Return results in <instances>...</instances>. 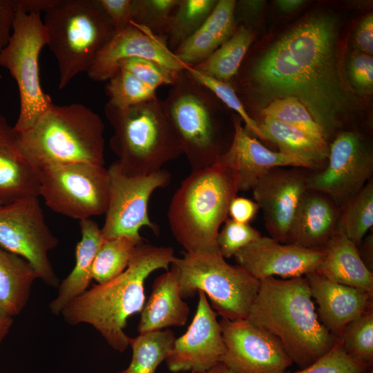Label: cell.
Masks as SVG:
<instances>
[{
  "label": "cell",
  "mask_w": 373,
  "mask_h": 373,
  "mask_svg": "<svg viewBox=\"0 0 373 373\" xmlns=\"http://www.w3.org/2000/svg\"><path fill=\"white\" fill-rule=\"evenodd\" d=\"M336 24L327 16L307 19L287 32L253 65L246 88L267 97H295L307 108L325 139L339 126L347 96L336 57Z\"/></svg>",
  "instance_id": "obj_1"
},
{
  "label": "cell",
  "mask_w": 373,
  "mask_h": 373,
  "mask_svg": "<svg viewBox=\"0 0 373 373\" xmlns=\"http://www.w3.org/2000/svg\"><path fill=\"white\" fill-rule=\"evenodd\" d=\"M170 247L139 244L117 277L87 289L61 312L71 325L86 323L97 330L113 350L123 352L130 337L124 332L128 318L141 312L145 303L144 282L160 269H169L175 259Z\"/></svg>",
  "instance_id": "obj_2"
},
{
  "label": "cell",
  "mask_w": 373,
  "mask_h": 373,
  "mask_svg": "<svg viewBox=\"0 0 373 373\" xmlns=\"http://www.w3.org/2000/svg\"><path fill=\"white\" fill-rule=\"evenodd\" d=\"M247 319L274 336L300 369L314 363L339 340L320 321L303 276L260 280Z\"/></svg>",
  "instance_id": "obj_3"
},
{
  "label": "cell",
  "mask_w": 373,
  "mask_h": 373,
  "mask_svg": "<svg viewBox=\"0 0 373 373\" xmlns=\"http://www.w3.org/2000/svg\"><path fill=\"white\" fill-rule=\"evenodd\" d=\"M238 180L231 167L216 162L192 171L174 193L167 217L171 231L185 252L218 251L220 227L237 196Z\"/></svg>",
  "instance_id": "obj_4"
},
{
  "label": "cell",
  "mask_w": 373,
  "mask_h": 373,
  "mask_svg": "<svg viewBox=\"0 0 373 373\" xmlns=\"http://www.w3.org/2000/svg\"><path fill=\"white\" fill-rule=\"evenodd\" d=\"M104 132L102 118L88 107L53 104L30 128L17 132V144L38 170L73 162L104 165Z\"/></svg>",
  "instance_id": "obj_5"
},
{
  "label": "cell",
  "mask_w": 373,
  "mask_h": 373,
  "mask_svg": "<svg viewBox=\"0 0 373 373\" xmlns=\"http://www.w3.org/2000/svg\"><path fill=\"white\" fill-rule=\"evenodd\" d=\"M104 113L113 129L111 149L125 175L154 173L183 154L164 101L157 97L127 108L107 102Z\"/></svg>",
  "instance_id": "obj_6"
},
{
  "label": "cell",
  "mask_w": 373,
  "mask_h": 373,
  "mask_svg": "<svg viewBox=\"0 0 373 373\" xmlns=\"http://www.w3.org/2000/svg\"><path fill=\"white\" fill-rule=\"evenodd\" d=\"M43 22L58 66L59 89L88 73L115 32L98 0H61Z\"/></svg>",
  "instance_id": "obj_7"
},
{
  "label": "cell",
  "mask_w": 373,
  "mask_h": 373,
  "mask_svg": "<svg viewBox=\"0 0 373 373\" xmlns=\"http://www.w3.org/2000/svg\"><path fill=\"white\" fill-rule=\"evenodd\" d=\"M163 101L192 171L214 164L228 149L222 140L217 97L186 69L178 73Z\"/></svg>",
  "instance_id": "obj_8"
},
{
  "label": "cell",
  "mask_w": 373,
  "mask_h": 373,
  "mask_svg": "<svg viewBox=\"0 0 373 373\" xmlns=\"http://www.w3.org/2000/svg\"><path fill=\"white\" fill-rule=\"evenodd\" d=\"M171 266L177 272L183 298L202 291L222 318H247L260 280L241 266L229 264L219 251L185 252Z\"/></svg>",
  "instance_id": "obj_9"
},
{
  "label": "cell",
  "mask_w": 373,
  "mask_h": 373,
  "mask_svg": "<svg viewBox=\"0 0 373 373\" xmlns=\"http://www.w3.org/2000/svg\"><path fill=\"white\" fill-rule=\"evenodd\" d=\"M48 44V35L40 14L17 9L12 32L0 52V66L15 79L19 94V113L14 129L17 133L30 128L54 104L41 88L39 57Z\"/></svg>",
  "instance_id": "obj_10"
},
{
  "label": "cell",
  "mask_w": 373,
  "mask_h": 373,
  "mask_svg": "<svg viewBox=\"0 0 373 373\" xmlns=\"http://www.w3.org/2000/svg\"><path fill=\"white\" fill-rule=\"evenodd\" d=\"M39 196L52 211L82 220L106 212L109 174L104 165L73 162L39 169Z\"/></svg>",
  "instance_id": "obj_11"
},
{
  "label": "cell",
  "mask_w": 373,
  "mask_h": 373,
  "mask_svg": "<svg viewBox=\"0 0 373 373\" xmlns=\"http://www.w3.org/2000/svg\"><path fill=\"white\" fill-rule=\"evenodd\" d=\"M39 196H28L0 206V247L26 260L38 279L52 287L59 281L48 254L59 245L46 222Z\"/></svg>",
  "instance_id": "obj_12"
},
{
  "label": "cell",
  "mask_w": 373,
  "mask_h": 373,
  "mask_svg": "<svg viewBox=\"0 0 373 373\" xmlns=\"http://www.w3.org/2000/svg\"><path fill=\"white\" fill-rule=\"evenodd\" d=\"M110 195L106 218L101 228L104 240L130 236L140 237L142 227L150 228L157 233L158 227L149 216V202L157 189L171 182V174L160 170L144 176L125 175L114 162L108 169Z\"/></svg>",
  "instance_id": "obj_13"
},
{
  "label": "cell",
  "mask_w": 373,
  "mask_h": 373,
  "mask_svg": "<svg viewBox=\"0 0 373 373\" xmlns=\"http://www.w3.org/2000/svg\"><path fill=\"white\" fill-rule=\"evenodd\" d=\"M372 172V153L360 135L342 131L329 146L326 166L307 175V186L309 190L329 197L341 209L370 180Z\"/></svg>",
  "instance_id": "obj_14"
},
{
  "label": "cell",
  "mask_w": 373,
  "mask_h": 373,
  "mask_svg": "<svg viewBox=\"0 0 373 373\" xmlns=\"http://www.w3.org/2000/svg\"><path fill=\"white\" fill-rule=\"evenodd\" d=\"M220 362L234 373H285L293 363L278 341L247 319L222 318Z\"/></svg>",
  "instance_id": "obj_15"
},
{
  "label": "cell",
  "mask_w": 373,
  "mask_h": 373,
  "mask_svg": "<svg viewBox=\"0 0 373 373\" xmlns=\"http://www.w3.org/2000/svg\"><path fill=\"white\" fill-rule=\"evenodd\" d=\"M307 175L298 169L274 168L252 189L256 202L262 210L267 232L281 243L288 242L298 210L309 190Z\"/></svg>",
  "instance_id": "obj_16"
},
{
  "label": "cell",
  "mask_w": 373,
  "mask_h": 373,
  "mask_svg": "<svg viewBox=\"0 0 373 373\" xmlns=\"http://www.w3.org/2000/svg\"><path fill=\"white\" fill-rule=\"evenodd\" d=\"M198 294V306L193 321L186 332L175 338L166 359L168 369L174 373L204 372L220 363L224 352L217 313L205 294Z\"/></svg>",
  "instance_id": "obj_17"
},
{
  "label": "cell",
  "mask_w": 373,
  "mask_h": 373,
  "mask_svg": "<svg viewBox=\"0 0 373 373\" xmlns=\"http://www.w3.org/2000/svg\"><path fill=\"white\" fill-rule=\"evenodd\" d=\"M128 58L149 59L176 73L189 68L169 49L165 37L131 22L126 28L115 32L97 55L88 76L95 82L106 81L117 71L118 63Z\"/></svg>",
  "instance_id": "obj_18"
},
{
  "label": "cell",
  "mask_w": 373,
  "mask_h": 373,
  "mask_svg": "<svg viewBox=\"0 0 373 373\" xmlns=\"http://www.w3.org/2000/svg\"><path fill=\"white\" fill-rule=\"evenodd\" d=\"M324 256L323 249L281 243L271 237L261 236L233 257L238 265L260 280L276 276L285 279L303 277L316 271Z\"/></svg>",
  "instance_id": "obj_19"
},
{
  "label": "cell",
  "mask_w": 373,
  "mask_h": 373,
  "mask_svg": "<svg viewBox=\"0 0 373 373\" xmlns=\"http://www.w3.org/2000/svg\"><path fill=\"white\" fill-rule=\"evenodd\" d=\"M233 124L231 142L216 162L227 165L236 171L239 191L252 190L258 180L274 168L305 169L304 164L298 159L266 148L242 125V119L238 115H233Z\"/></svg>",
  "instance_id": "obj_20"
},
{
  "label": "cell",
  "mask_w": 373,
  "mask_h": 373,
  "mask_svg": "<svg viewBox=\"0 0 373 373\" xmlns=\"http://www.w3.org/2000/svg\"><path fill=\"white\" fill-rule=\"evenodd\" d=\"M305 277L320 321L338 338L348 324L372 309V294L362 289L332 282L316 271Z\"/></svg>",
  "instance_id": "obj_21"
},
{
  "label": "cell",
  "mask_w": 373,
  "mask_h": 373,
  "mask_svg": "<svg viewBox=\"0 0 373 373\" xmlns=\"http://www.w3.org/2000/svg\"><path fill=\"white\" fill-rule=\"evenodd\" d=\"M38 171L21 155L17 133L0 113V201L3 204L39 196Z\"/></svg>",
  "instance_id": "obj_22"
},
{
  "label": "cell",
  "mask_w": 373,
  "mask_h": 373,
  "mask_svg": "<svg viewBox=\"0 0 373 373\" xmlns=\"http://www.w3.org/2000/svg\"><path fill=\"white\" fill-rule=\"evenodd\" d=\"M183 299L177 272L171 266L170 269L154 280L151 293L141 311L137 328L138 333L184 325L189 307Z\"/></svg>",
  "instance_id": "obj_23"
},
{
  "label": "cell",
  "mask_w": 373,
  "mask_h": 373,
  "mask_svg": "<svg viewBox=\"0 0 373 373\" xmlns=\"http://www.w3.org/2000/svg\"><path fill=\"white\" fill-rule=\"evenodd\" d=\"M341 209L327 195L308 190L301 203L287 243L323 249L336 232Z\"/></svg>",
  "instance_id": "obj_24"
},
{
  "label": "cell",
  "mask_w": 373,
  "mask_h": 373,
  "mask_svg": "<svg viewBox=\"0 0 373 373\" xmlns=\"http://www.w3.org/2000/svg\"><path fill=\"white\" fill-rule=\"evenodd\" d=\"M324 258L318 274L342 285L362 289L373 295V274L366 266L358 246L336 231L323 247Z\"/></svg>",
  "instance_id": "obj_25"
},
{
  "label": "cell",
  "mask_w": 373,
  "mask_h": 373,
  "mask_svg": "<svg viewBox=\"0 0 373 373\" xmlns=\"http://www.w3.org/2000/svg\"><path fill=\"white\" fill-rule=\"evenodd\" d=\"M81 238L75 248V262L70 274L59 284L56 297L50 303L54 315L88 289L92 280V267L95 256L104 241L101 228L91 218L79 220Z\"/></svg>",
  "instance_id": "obj_26"
},
{
  "label": "cell",
  "mask_w": 373,
  "mask_h": 373,
  "mask_svg": "<svg viewBox=\"0 0 373 373\" xmlns=\"http://www.w3.org/2000/svg\"><path fill=\"white\" fill-rule=\"evenodd\" d=\"M258 124L265 139L274 143L280 153L301 161L308 170L318 171L325 167L329 155L326 140L270 117H265Z\"/></svg>",
  "instance_id": "obj_27"
},
{
  "label": "cell",
  "mask_w": 373,
  "mask_h": 373,
  "mask_svg": "<svg viewBox=\"0 0 373 373\" xmlns=\"http://www.w3.org/2000/svg\"><path fill=\"white\" fill-rule=\"evenodd\" d=\"M38 276L24 258L0 247V310L14 317L26 306Z\"/></svg>",
  "instance_id": "obj_28"
},
{
  "label": "cell",
  "mask_w": 373,
  "mask_h": 373,
  "mask_svg": "<svg viewBox=\"0 0 373 373\" xmlns=\"http://www.w3.org/2000/svg\"><path fill=\"white\" fill-rule=\"evenodd\" d=\"M254 38L251 29L240 25L207 59L192 68L204 75L229 83L239 72Z\"/></svg>",
  "instance_id": "obj_29"
},
{
  "label": "cell",
  "mask_w": 373,
  "mask_h": 373,
  "mask_svg": "<svg viewBox=\"0 0 373 373\" xmlns=\"http://www.w3.org/2000/svg\"><path fill=\"white\" fill-rule=\"evenodd\" d=\"M175 338L169 329L139 334L130 338L132 358L128 367L118 373H155L169 356Z\"/></svg>",
  "instance_id": "obj_30"
},
{
  "label": "cell",
  "mask_w": 373,
  "mask_h": 373,
  "mask_svg": "<svg viewBox=\"0 0 373 373\" xmlns=\"http://www.w3.org/2000/svg\"><path fill=\"white\" fill-rule=\"evenodd\" d=\"M143 240L142 236H122L104 240L93 263L92 279L103 284L120 275L126 269L137 246Z\"/></svg>",
  "instance_id": "obj_31"
},
{
  "label": "cell",
  "mask_w": 373,
  "mask_h": 373,
  "mask_svg": "<svg viewBox=\"0 0 373 373\" xmlns=\"http://www.w3.org/2000/svg\"><path fill=\"white\" fill-rule=\"evenodd\" d=\"M373 226V182L370 180L341 209L337 230L358 247Z\"/></svg>",
  "instance_id": "obj_32"
},
{
  "label": "cell",
  "mask_w": 373,
  "mask_h": 373,
  "mask_svg": "<svg viewBox=\"0 0 373 373\" xmlns=\"http://www.w3.org/2000/svg\"><path fill=\"white\" fill-rule=\"evenodd\" d=\"M216 2V0H180L165 35L168 47L172 52L201 28Z\"/></svg>",
  "instance_id": "obj_33"
},
{
  "label": "cell",
  "mask_w": 373,
  "mask_h": 373,
  "mask_svg": "<svg viewBox=\"0 0 373 373\" xmlns=\"http://www.w3.org/2000/svg\"><path fill=\"white\" fill-rule=\"evenodd\" d=\"M156 90L123 69H118L105 87L108 103L117 108H127L153 99L157 97Z\"/></svg>",
  "instance_id": "obj_34"
},
{
  "label": "cell",
  "mask_w": 373,
  "mask_h": 373,
  "mask_svg": "<svg viewBox=\"0 0 373 373\" xmlns=\"http://www.w3.org/2000/svg\"><path fill=\"white\" fill-rule=\"evenodd\" d=\"M339 338L352 359L370 367L373 363L372 309L348 324Z\"/></svg>",
  "instance_id": "obj_35"
},
{
  "label": "cell",
  "mask_w": 373,
  "mask_h": 373,
  "mask_svg": "<svg viewBox=\"0 0 373 373\" xmlns=\"http://www.w3.org/2000/svg\"><path fill=\"white\" fill-rule=\"evenodd\" d=\"M262 115L292 125L320 140H325L322 129L305 105L295 97L274 99L262 110Z\"/></svg>",
  "instance_id": "obj_36"
},
{
  "label": "cell",
  "mask_w": 373,
  "mask_h": 373,
  "mask_svg": "<svg viewBox=\"0 0 373 373\" xmlns=\"http://www.w3.org/2000/svg\"><path fill=\"white\" fill-rule=\"evenodd\" d=\"M179 2L180 0H133L131 22L165 37Z\"/></svg>",
  "instance_id": "obj_37"
},
{
  "label": "cell",
  "mask_w": 373,
  "mask_h": 373,
  "mask_svg": "<svg viewBox=\"0 0 373 373\" xmlns=\"http://www.w3.org/2000/svg\"><path fill=\"white\" fill-rule=\"evenodd\" d=\"M186 70L193 79L209 89L226 106L235 111L244 122L245 128L249 133L265 140L258 122L249 114L230 83L204 75L192 67H189Z\"/></svg>",
  "instance_id": "obj_38"
},
{
  "label": "cell",
  "mask_w": 373,
  "mask_h": 373,
  "mask_svg": "<svg viewBox=\"0 0 373 373\" xmlns=\"http://www.w3.org/2000/svg\"><path fill=\"white\" fill-rule=\"evenodd\" d=\"M368 368L346 353L339 338L333 347L319 359L294 373H366Z\"/></svg>",
  "instance_id": "obj_39"
},
{
  "label": "cell",
  "mask_w": 373,
  "mask_h": 373,
  "mask_svg": "<svg viewBox=\"0 0 373 373\" xmlns=\"http://www.w3.org/2000/svg\"><path fill=\"white\" fill-rule=\"evenodd\" d=\"M260 233L249 224L227 218L217 237V245L224 258H229L240 249L261 237Z\"/></svg>",
  "instance_id": "obj_40"
},
{
  "label": "cell",
  "mask_w": 373,
  "mask_h": 373,
  "mask_svg": "<svg viewBox=\"0 0 373 373\" xmlns=\"http://www.w3.org/2000/svg\"><path fill=\"white\" fill-rule=\"evenodd\" d=\"M118 69L129 72L142 82L155 89L163 85L171 86L178 74L153 61L143 58L123 59L118 63L117 70Z\"/></svg>",
  "instance_id": "obj_41"
},
{
  "label": "cell",
  "mask_w": 373,
  "mask_h": 373,
  "mask_svg": "<svg viewBox=\"0 0 373 373\" xmlns=\"http://www.w3.org/2000/svg\"><path fill=\"white\" fill-rule=\"evenodd\" d=\"M220 44L207 30L201 28L174 51L177 58L189 67H193L207 59Z\"/></svg>",
  "instance_id": "obj_42"
},
{
  "label": "cell",
  "mask_w": 373,
  "mask_h": 373,
  "mask_svg": "<svg viewBox=\"0 0 373 373\" xmlns=\"http://www.w3.org/2000/svg\"><path fill=\"white\" fill-rule=\"evenodd\" d=\"M234 0L217 1L201 28L210 32L221 45L227 41L236 31Z\"/></svg>",
  "instance_id": "obj_43"
},
{
  "label": "cell",
  "mask_w": 373,
  "mask_h": 373,
  "mask_svg": "<svg viewBox=\"0 0 373 373\" xmlns=\"http://www.w3.org/2000/svg\"><path fill=\"white\" fill-rule=\"evenodd\" d=\"M98 1L115 32L131 25L133 20V0H98Z\"/></svg>",
  "instance_id": "obj_44"
},
{
  "label": "cell",
  "mask_w": 373,
  "mask_h": 373,
  "mask_svg": "<svg viewBox=\"0 0 373 373\" xmlns=\"http://www.w3.org/2000/svg\"><path fill=\"white\" fill-rule=\"evenodd\" d=\"M350 75L354 84L363 90L373 86V59L366 54L354 56L350 61Z\"/></svg>",
  "instance_id": "obj_45"
},
{
  "label": "cell",
  "mask_w": 373,
  "mask_h": 373,
  "mask_svg": "<svg viewBox=\"0 0 373 373\" xmlns=\"http://www.w3.org/2000/svg\"><path fill=\"white\" fill-rule=\"evenodd\" d=\"M259 209L256 202L236 196L230 202L228 216L235 222L249 224L254 218Z\"/></svg>",
  "instance_id": "obj_46"
},
{
  "label": "cell",
  "mask_w": 373,
  "mask_h": 373,
  "mask_svg": "<svg viewBox=\"0 0 373 373\" xmlns=\"http://www.w3.org/2000/svg\"><path fill=\"white\" fill-rule=\"evenodd\" d=\"M16 13L15 0H0V52L10 41Z\"/></svg>",
  "instance_id": "obj_47"
},
{
  "label": "cell",
  "mask_w": 373,
  "mask_h": 373,
  "mask_svg": "<svg viewBox=\"0 0 373 373\" xmlns=\"http://www.w3.org/2000/svg\"><path fill=\"white\" fill-rule=\"evenodd\" d=\"M356 42L358 47L370 55L373 52V16L368 15L360 23L356 33Z\"/></svg>",
  "instance_id": "obj_48"
},
{
  "label": "cell",
  "mask_w": 373,
  "mask_h": 373,
  "mask_svg": "<svg viewBox=\"0 0 373 373\" xmlns=\"http://www.w3.org/2000/svg\"><path fill=\"white\" fill-rule=\"evenodd\" d=\"M61 0H15L17 10L27 13H45L55 8Z\"/></svg>",
  "instance_id": "obj_49"
},
{
  "label": "cell",
  "mask_w": 373,
  "mask_h": 373,
  "mask_svg": "<svg viewBox=\"0 0 373 373\" xmlns=\"http://www.w3.org/2000/svg\"><path fill=\"white\" fill-rule=\"evenodd\" d=\"M14 319L0 310V345L10 332Z\"/></svg>",
  "instance_id": "obj_50"
},
{
  "label": "cell",
  "mask_w": 373,
  "mask_h": 373,
  "mask_svg": "<svg viewBox=\"0 0 373 373\" xmlns=\"http://www.w3.org/2000/svg\"><path fill=\"white\" fill-rule=\"evenodd\" d=\"M304 3L301 0H279L276 1L278 7L284 12H291Z\"/></svg>",
  "instance_id": "obj_51"
},
{
  "label": "cell",
  "mask_w": 373,
  "mask_h": 373,
  "mask_svg": "<svg viewBox=\"0 0 373 373\" xmlns=\"http://www.w3.org/2000/svg\"><path fill=\"white\" fill-rule=\"evenodd\" d=\"M199 373H234L222 363H219L210 369Z\"/></svg>",
  "instance_id": "obj_52"
},
{
  "label": "cell",
  "mask_w": 373,
  "mask_h": 373,
  "mask_svg": "<svg viewBox=\"0 0 373 373\" xmlns=\"http://www.w3.org/2000/svg\"><path fill=\"white\" fill-rule=\"evenodd\" d=\"M3 205V203L0 201V206Z\"/></svg>",
  "instance_id": "obj_53"
},
{
  "label": "cell",
  "mask_w": 373,
  "mask_h": 373,
  "mask_svg": "<svg viewBox=\"0 0 373 373\" xmlns=\"http://www.w3.org/2000/svg\"><path fill=\"white\" fill-rule=\"evenodd\" d=\"M370 373H373L372 371H371Z\"/></svg>",
  "instance_id": "obj_54"
},
{
  "label": "cell",
  "mask_w": 373,
  "mask_h": 373,
  "mask_svg": "<svg viewBox=\"0 0 373 373\" xmlns=\"http://www.w3.org/2000/svg\"><path fill=\"white\" fill-rule=\"evenodd\" d=\"M1 77V75H0V78Z\"/></svg>",
  "instance_id": "obj_55"
}]
</instances>
